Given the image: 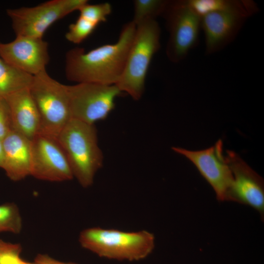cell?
<instances>
[{"label": "cell", "instance_id": "obj_1", "mask_svg": "<svg viewBox=\"0 0 264 264\" xmlns=\"http://www.w3.org/2000/svg\"><path fill=\"white\" fill-rule=\"evenodd\" d=\"M136 31L132 21L122 27L118 40L86 52L81 47L70 49L66 55L65 74L69 81L116 85L123 71Z\"/></svg>", "mask_w": 264, "mask_h": 264}, {"label": "cell", "instance_id": "obj_2", "mask_svg": "<svg viewBox=\"0 0 264 264\" xmlns=\"http://www.w3.org/2000/svg\"><path fill=\"white\" fill-rule=\"evenodd\" d=\"M78 242L83 248L99 257L119 261L144 260L155 247L154 235L145 230L127 232L91 227L82 230Z\"/></svg>", "mask_w": 264, "mask_h": 264}, {"label": "cell", "instance_id": "obj_3", "mask_svg": "<svg viewBox=\"0 0 264 264\" xmlns=\"http://www.w3.org/2000/svg\"><path fill=\"white\" fill-rule=\"evenodd\" d=\"M56 138L65 152L73 177L82 187L91 186L104 159L94 125L71 119Z\"/></svg>", "mask_w": 264, "mask_h": 264}, {"label": "cell", "instance_id": "obj_4", "mask_svg": "<svg viewBox=\"0 0 264 264\" xmlns=\"http://www.w3.org/2000/svg\"><path fill=\"white\" fill-rule=\"evenodd\" d=\"M160 35L156 19H147L136 24L122 74L116 84L134 100H139L143 95L151 62L160 47Z\"/></svg>", "mask_w": 264, "mask_h": 264}, {"label": "cell", "instance_id": "obj_5", "mask_svg": "<svg viewBox=\"0 0 264 264\" xmlns=\"http://www.w3.org/2000/svg\"><path fill=\"white\" fill-rule=\"evenodd\" d=\"M29 89L40 115V133L57 138L72 119L67 85L44 71L33 76Z\"/></svg>", "mask_w": 264, "mask_h": 264}, {"label": "cell", "instance_id": "obj_6", "mask_svg": "<svg viewBox=\"0 0 264 264\" xmlns=\"http://www.w3.org/2000/svg\"><path fill=\"white\" fill-rule=\"evenodd\" d=\"M161 16L169 34L166 55L171 62L179 63L198 42L201 18L188 6L185 0H168Z\"/></svg>", "mask_w": 264, "mask_h": 264}, {"label": "cell", "instance_id": "obj_7", "mask_svg": "<svg viewBox=\"0 0 264 264\" xmlns=\"http://www.w3.org/2000/svg\"><path fill=\"white\" fill-rule=\"evenodd\" d=\"M87 0H51L32 7L9 9L16 36L43 38L47 29L54 22L78 10Z\"/></svg>", "mask_w": 264, "mask_h": 264}, {"label": "cell", "instance_id": "obj_8", "mask_svg": "<svg viewBox=\"0 0 264 264\" xmlns=\"http://www.w3.org/2000/svg\"><path fill=\"white\" fill-rule=\"evenodd\" d=\"M72 119L93 124L106 119L123 93L116 85L82 83L67 85Z\"/></svg>", "mask_w": 264, "mask_h": 264}, {"label": "cell", "instance_id": "obj_9", "mask_svg": "<svg viewBox=\"0 0 264 264\" xmlns=\"http://www.w3.org/2000/svg\"><path fill=\"white\" fill-rule=\"evenodd\" d=\"M258 10L254 2L242 0L238 6L213 12L201 18L204 32L205 53L218 52L232 42L246 19Z\"/></svg>", "mask_w": 264, "mask_h": 264}, {"label": "cell", "instance_id": "obj_10", "mask_svg": "<svg viewBox=\"0 0 264 264\" xmlns=\"http://www.w3.org/2000/svg\"><path fill=\"white\" fill-rule=\"evenodd\" d=\"M172 149L194 164L212 187L219 201H228L233 176L223 154L221 140H219L214 146L202 150L190 151L179 147H173Z\"/></svg>", "mask_w": 264, "mask_h": 264}, {"label": "cell", "instance_id": "obj_11", "mask_svg": "<svg viewBox=\"0 0 264 264\" xmlns=\"http://www.w3.org/2000/svg\"><path fill=\"white\" fill-rule=\"evenodd\" d=\"M30 176L51 182L68 181L74 178L65 152L56 138L39 133L31 140Z\"/></svg>", "mask_w": 264, "mask_h": 264}, {"label": "cell", "instance_id": "obj_12", "mask_svg": "<svg viewBox=\"0 0 264 264\" xmlns=\"http://www.w3.org/2000/svg\"><path fill=\"white\" fill-rule=\"evenodd\" d=\"M225 158L232 172L233 180L229 201L248 205L264 219V179L235 152L227 150Z\"/></svg>", "mask_w": 264, "mask_h": 264}, {"label": "cell", "instance_id": "obj_13", "mask_svg": "<svg viewBox=\"0 0 264 264\" xmlns=\"http://www.w3.org/2000/svg\"><path fill=\"white\" fill-rule=\"evenodd\" d=\"M0 57L34 76L46 71L49 62L48 44L43 38L16 36L9 43H0Z\"/></svg>", "mask_w": 264, "mask_h": 264}, {"label": "cell", "instance_id": "obj_14", "mask_svg": "<svg viewBox=\"0 0 264 264\" xmlns=\"http://www.w3.org/2000/svg\"><path fill=\"white\" fill-rule=\"evenodd\" d=\"M8 106L13 130L30 140L40 133V115L29 88L3 97Z\"/></svg>", "mask_w": 264, "mask_h": 264}, {"label": "cell", "instance_id": "obj_15", "mask_svg": "<svg viewBox=\"0 0 264 264\" xmlns=\"http://www.w3.org/2000/svg\"><path fill=\"white\" fill-rule=\"evenodd\" d=\"M4 161L2 168L12 180H21L31 175V140L12 130L2 140Z\"/></svg>", "mask_w": 264, "mask_h": 264}, {"label": "cell", "instance_id": "obj_16", "mask_svg": "<svg viewBox=\"0 0 264 264\" xmlns=\"http://www.w3.org/2000/svg\"><path fill=\"white\" fill-rule=\"evenodd\" d=\"M33 76L9 64L0 57V97L29 88Z\"/></svg>", "mask_w": 264, "mask_h": 264}, {"label": "cell", "instance_id": "obj_17", "mask_svg": "<svg viewBox=\"0 0 264 264\" xmlns=\"http://www.w3.org/2000/svg\"><path fill=\"white\" fill-rule=\"evenodd\" d=\"M22 226V215L16 203L6 202L0 205V233L19 234Z\"/></svg>", "mask_w": 264, "mask_h": 264}, {"label": "cell", "instance_id": "obj_18", "mask_svg": "<svg viewBox=\"0 0 264 264\" xmlns=\"http://www.w3.org/2000/svg\"><path fill=\"white\" fill-rule=\"evenodd\" d=\"M168 0H134L133 17L132 21L136 24L149 18L161 16Z\"/></svg>", "mask_w": 264, "mask_h": 264}, {"label": "cell", "instance_id": "obj_19", "mask_svg": "<svg viewBox=\"0 0 264 264\" xmlns=\"http://www.w3.org/2000/svg\"><path fill=\"white\" fill-rule=\"evenodd\" d=\"M242 0H185L188 6L198 16L202 17L215 12L238 6Z\"/></svg>", "mask_w": 264, "mask_h": 264}, {"label": "cell", "instance_id": "obj_20", "mask_svg": "<svg viewBox=\"0 0 264 264\" xmlns=\"http://www.w3.org/2000/svg\"><path fill=\"white\" fill-rule=\"evenodd\" d=\"M98 24L81 16L69 25L65 35L66 39L73 44H78L87 39Z\"/></svg>", "mask_w": 264, "mask_h": 264}, {"label": "cell", "instance_id": "obj_21", "mask_svg": "<svg viewBox=\"0 0 264 264\" xmlns=\"http://www.w3.org/2000/svg\"><path fill=\"white\" fill-rule=\"evenodd\" d=\"M111 6L109 2L96 4H90L87 2L78 9L80 16L97 24L106 22L108 16L111 13Z\"/></svg>", "mask_w": 264, "mask_h": 264}, {"label": "cell", "instance_id": "obj_22", "mask_svg": "<svg viewBox=\"0 0 264 264\" xmlns=\"http://www.w3.org/2000/svg\"><path fill=\"white\" fill-rule=\"evenodd\" d=\"M22 246L0 239V264H26L21 257Z\"/></svg>", "mask_w": 264, "mask_h": 264}, {"label": "cell", "instance_id": "obj_23", "mask_svg": "<svg viewBox=\"0 0 264 264\" xmlns=\"http://www.w3.org/2000/svg\"><path fill=\"white\" fill-rule=\"evenodd\" d=\"M12 130L8 106L4 99L0 97V140H2Z\"/></svg>", "mask_w": 264, "mask_h": 264}, {"label": "cell", "instance_id": "obj_24", "mask_svg": "<svg viewBox=\"0 0 264 264\" xmlns=\"http://www.w3.org/2000/svg\"><path fill=\"white\" fill-rule=\"evenodd\" d=\"M34 262L36 264H79L74 262H65L57 260L46 254H38Z\"/></svg>", "mask_w": 264, "mask_h": 264}, {"label": "cell", "instance_id": "obj_25", "mask_svg": "<svg viewBox=\"0 0 264 264\" xmlns=\"http://www.w3.org/2000/svg\"><path fill=\"white\" fill-rule=\"evenodd\" d=\"M4 161V153L2 140H0V168L2 167Z\"/></svg>", "mask_w": 264, "mask_h": 264}, {"label": "cell", "instance_id": "obj_26", "mask_svg": "<svg viewBox=\"0 0 264 264\" xmlns=\"http://www.w3.org/2000/svg\"><path fill=\"white\" fill-rule=\"evenodd\" d=\"M26 264H36L34 262L31 263V262H27Z\"/></svg>", "mask_w": 264, "mask_h": 264}]
</instances>
